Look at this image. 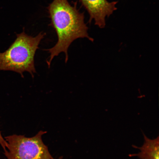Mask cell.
<instances>
[{
    "label": "cell",
    "instance_id": "1",
    "mask_svg": "<svg viewBox=\"0 0 159 159\" xmlns=\"http://www.w3.org/2000/svg\"><path fill=\"white\" fill-rule=\"evenodd\" d=\"M47 9L51 20V25L58 38L54 46L46 50L50 53L47 61L49 68L53 59L61 52L65 53V62H67L69 48L75 40L87 38L93 41V39L89 35L84 13H80L77 9V3L72 6L67 0H53Z\"/></svg>",
    "mask_w": 159,
    "mask_h": 159
},
{
    "label": "cell",
    "instance_id": "2",
    "mask_svg": "<svg viewBox=\"0 0 159 159\" xmlns=\"http://www.w3.org/2000/svg\"><path fill=\"white\" fill-rule=\"evenodd\" d=\"M45 33H40L33 37L23 31L4 52H0V70L18 73L24 78L23 73L28 72L32 77L36 73L34 63L36 52Z\"/></svg>",
    "mask_w": 159,
    "mask_h": 159
},
{
    "label": "cell",
    "instance_id": "3",
    "mask_svg": "<svg viewBox=\"0 0 159 159\" xmlns=\"http://www.w3.org/2000/svg\"><path fill=\"white\" fill-rule=\"evenodd\" d=\"M47 132L39 131L34 136L13 134L5 137L7 146L5 154L7 159H55L43 143Z\"/></svg>",
    "mask_w": 159,
    "mask_h": 159
},
{
    "label": "cell",
    "instance_id": "4",
    "mask_svg": "<svg viewBox=\"0 0 159 159\" xmlns=\"http://www.w3.org/2000/svg\"><path fill=\"white\" fill-rule=\"evenodd\" d=\"M88 11L90 19L100 28L106 25V18L109 17L117 9L118 2H109L107 0H79Z\"/></svg>",
    "mask_w": 159,
    "mask_h": 159
},
{
    "label": "cell",
    "instance_id": "5",
    "mask_svg": "<svg viewBox=\"0 0 159 159\" xmlns=\"http://www.w3.org/2000/svg\"><path fill=\"white\" fill-rule=\"evenodd\" d=\"M144 143L141 147L133 145L134 148L139 149L140 152L137 154L130 155V157H138L140 159H159V138L154 139L148 138L143 133Z\"/></svg>",
    "mask_w": 159,
    "mask_h": 159
},
{
    "label": "cell",
    "instance_id": "6",
    "mask_svg": "<svg viewBox=\"0 0 159 159\" xmlns=\"http://www.w3.org/2000/svg\"><path fill=\"white\" fill-rule=\"evenodd\" d=\"M0 145L4 149V150H6L7 146V143L5 139H4L0 132Z\"/></svg>",
    "mask_w": 159,
    "mask_h": 159
},
{
    "label": "cell",
    "instance_id": "7",
    "mask_svg": "<svg viewBox=\"0 0 159 159\" xmlns=\"http://www.w3.org/2000/svg\"><path fill=\"white\" fill-rule=\"evenodd\" d=\"M58 159H63L62 157H60Z\"/></svg>",
    "mask_w": 159,
    "mask_h": 159
}]
</instances>
